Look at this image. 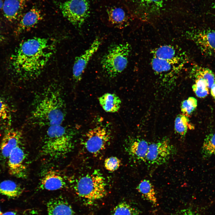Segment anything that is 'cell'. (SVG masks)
Returning <instances> with one entry per match:
<instances>
[{"instance_id": "cell-32", "label": "cell", "mask_w": 215, "mask_h": 215, "mask_svg": "<svg viewBox=\"0 0 215 215\" xmlns=\"http://www.w3.org/2000/svg\"><path fill=\"white\" fill-rule=\"evenodd\" d=\"M173 215H197L194 211L189 208L184 209L175 213Z\"/></svg>"}, {"instance_id": "cell-20", "label": "cell", "mask_w": 215, "mask_h": 215, "mask_svg": "<svg viewBox=\"0 0 215 215\" xmlns=\"http://www.w3.org/2000/svg\"><path fill=\"white\" fill-rule=\"evenodd\" d=\"M99 103L103 110L109 113H115L120 109L121 101L119 97L113 93H107L99 97Z\"/></svg>"}, {"instance_id": "cell-25", "label": "cell", "mask_w": 215, "mask_h": 215, "mask_svg": "<svg viewBox=\"0 0 215 215\" xmlns=\"http://www.w3.org/2000/svg\"><path fill=\"white\" fill-rule=\"evenodd\" d=\"M12 116L10 107L0 97V128L5 130L10 128Z\"/></svg>"}, {"instance_id": "cell-13", "label": "cell", "mask_w": 215, "mask_h": 215, "mask_svg": "<svg viewBox=\"0 0 215 215\" xmlns=\"http://www.w3.org/2000/svg\"><path fill=\"white\" fill-rule=\"evenodd\" d=\"M25 157L24 151L20 145L13 149L7 159L8 171L10 175L19 178L26 177Z\"/></svg>"}, {"instance_id": "cell-8", "label": "cell", "mask_w": 215, "mask_h": 215, "mask_svg": "<svg viewBox=\"0 0 215 215\" xmlns=\"http://www.w3.org/2000/svg\"><path fill=\"white\" fill-rule=\"evenodd\" d=\"M176 153L175 147L168 139L165 137L149 144L146 162L151 165H161L167 162Z\"/></svg>"}, {"instance_id": "cell-27", "label": "cell", "mask_w": 215, "mask_h": 215, "mask_svg": "<svg viewBox=\"0 0 215 215\" xmlns=\"http://www.w3.org/2000/svg\"><path fill=\"white\" fill-rule=\"evenodd\" d=\"M201 152L203 157L205 158L215 154V133L210 134L206 136Z\"/></svg>"}, {"instance_id": "cell-10", "label": "cell", "mask_w": 215, "mask_h": 215, "mask_svg": "<svg viewBox=\"0 0 215 215\" xmlns=\"http://www.w3.org/2000/svg\"><path fill=\"white\" fill-rule=\"evenodd\" d=\"M151 64L156 75L167 81L174 80L185 64H176L153 57L151 59Z\"/></svg>"}, {"instance_id": "cell-11", "label": "cell", "mask_w": 215, "mask_h": 215, "mask_svg": "<svg viewBox=\"0 0 215 215\" xmlns=\"http://www.w3.org/2000/svg\"><path fill=\"white\" fill-rule=\"evenodd\" d=\"M102 43L101 39L97 37L90 47L83 53L76 57L73 67V77L76 82L80 81L90 59L97 51Z\"/></svg>"}, {"instance_id": "cell-5", "label": "cell", "mask_w": 215, "mask_h": 215, "mask_svg": "<svg viewBox=\"0 0 215 215\" xmlns=\"http://www.w3.org/2000/svg\"><path fill=\"white\" fill-rule=\"evenodd\" d=\"M131 50L130 45L127 43L110 45L101 61L102 68L108 76L115 77L126 68Z\"/></svg>"}, {"instance_id": "cell-7", "label": "cell", "mask_w": 215, "mask_h": 215, "mask_svg": "<svg viewBox=\"0 0 215 215\" xmlns=\"http://www.w3.org/2000/svg\"><path fill=\"white\" fill-rule=\"evenodd\" d=\"M59 7L63 16L73 25L80 27L88 16V0H67L60 3Z\"/></svg>"}, {"instance_id": "cell-30", "label": "cell", "mask_w": 215, "mask_h": 215, "mask_svg": "<svg viewBox=\"0 0 215 215\" xmlns=\"http://www.w3.org/2000/svg\"><path fill=\"white\" fill-rule=\"evenodd\" d=\"M197 105L196 99L193 97H189L181 103V110L182 114L188 117L195 110Z\"/></svg>"}, {"instance_id": "cell-23", "label": "cell", "mask_w": 215, "mask_h": 215, "mask_svg": "<svg viewBox=\"0 0 215 215\" xmlns=\"http://www.w3.org/2000/svg\"><path fill=\"white\" fill-rule=\"evenodd\" d=\"M190 75L193 78H201L205 80L210 89L215 81V75L211 70L197 64L192 67Z\"/></svg>"}, {"instance_id": "cell-15", "label": "cell", "mask_w": 215, "mask_h": 215, "mask_svg": "<svg viewBox=\"0 0 215 215\" xmlns=\"http://www.w3.org/2000/svg\"><path fill=\"white\" fill-rule=\"evenodd\" d=\"M67 183L64 178L60 173L50 170L45 172L42 177L39 188L42 190L54 191L65 188Z\"/></svg>"}, {"instance_id": "cell-1", "label": "cell", "mask_w": 215, "mask_h": 215, "mask_svg": "<svg viewBox=\"0 0 215 215\" xmlns=\"http://www.w3.org/2000/svg\"><path fill=\"white\" fill-rule=\"evenodd\" d=\"M55 42L47 38L34 37L21 43L12 58L17 73L26 79L38 77L55 52Z\"/></svg>"}, {"instance_id": "cell-35", "label": "cell", "mask_w": 215, "mask_h": 215, "mask_svg": "<svg viewBox=\"0 0 215 215\" xmlns=\"http://www.w3.org/2000/svg\"><path fill=\"white\" fill-rule=\"evenodd\" d=\"M2 215H20L18 213L15 211H10L5 212Z\"/></svg>"}, {"instance_id": "cell-37", "label": "cell", "mask_w": 215, "mask_h": 215, "mask_svg": "<svg viewBox=\"0 0 215 215\" xmlns=\"http://www.w3.org/2000/svg\"><path fill=\"white\" fill-rule=\"evenodd\" d=\"M3 38L0 31V43L2 41Z\"/></svg>"}, {"instance_id": "cell-9", "label": "cell", "mask_w": 215, "mask_h": 215, "mask_svg": "<svg viewBox=\"0 0 215 215\" xmlns=\"http://www.w3.org/2000/svg\"><path fill=\"white\" fill-rule=\"evenodd\" d=\"M185 34L203 55L209 56L215 54V31L207 28L197 29L187 31Z\"/></svg>"}, {"instance_id": "cell-4", "label": "cell", "mask_w": 215, "mask_h": 215, "mask_svg": "<svg viewBox=\"0 0 215 215\" xmlns=\"http://www.w3.org/2000/svg\"><path fill=\"white\" fill-rule=\"evenodd\" d=\"M73 184L76 194L81 198L89 201L100 199L107 193L105 179L98 170L79 176L76 179Z\"/></svg>"}, {"instance_id": "cell-2", "label": "cell", "mask_w": 215, "mask_h": 215, "mask_svg": "<svg viewBox=\"0 0 215 215\" xmlns=\"http://www.w3.org/2000/svg\"><path fill=\"white\" fill-rule=\"evenodd\" d=\"M67 108L61 89L49 86L35 98L30 116L33 124L48 127L62 125L66 118Z\"/></svg>"}, {"instance_id": "cell-22", "label": "cell", "mask_w": 215, "mask_h": 215, "mask_svg": "<svg viewBox=\"0 0 215 215\" xmlns=\"http://www.w3.org/2000/svg\"><path fill=\"white\" fill-rule=\"evenodd\" d=\"M136 189L143 198L154 205L157 204V200L154 186L148 180H142L138 185Z\"/></svg>"}, {"instance_id": "cell-19", "label": "cell", "mask_w": 215, "mask_h": 215, "mask_svg": "<svg viewBox=\"0 0 215 215\" xmlns=\"http://www.w3.org/2000/svg\"><path fill=\"white\" fill-rule=\"evenodd\" d=\"M47 208L48 215H76L69 203L62 197L51 199Z\"/></svg>"}, {"instance_id": "cell-26", "label": "cell", "mask_w": 215, "mask_h": 215, "mask_svg": "<svg viewBox=\"0 0 215 215\" xmlns=\"http://www.w3.org/2000/svg\"><path fill=\"white\" fill-rule=\"evenodd\" d=\"M188 129H193L194 127L190 123L188 117L182 114L178 115L175 120V131L181 137H184Z\"/></svg>"}, {"instance_id": "cell-6", "label": "cell", "mask_w": 215, "mask_h": 215, "mask_svg": "<svg viewBox=\"0 0 215 215\" xmlns=\"http://www.w3.org/2000/svg\"><path fill=\"white\" fill-rule=\"evenodd\" d=\"M111 136L110 130L107 126L100 125L86 132L82 143L87 151L96 156L106 149L110 142Z\"/></svg>"}, {"instance_id": "cell-12", "label": "cell", "mask_w": 215, "mask_h": 215, "mask_svg": "<svg viewBox=\"0 0 215 215\" xmlns=\"http://www.w3.org/2000/svg\"><path fill=\"white\" fill-rule=\"evenodd\" d=\"M151 53L152 57L176 64H186L188 61L185 53L179 48L171 45L160 46L153 49Z\"/></svg>"}, {"instance_id": "cell-36", "label": "cell", "mask_w": 215, "mask_h": 215, "mask_svg": "<svg viewBox=\"0 0 215 215\" xmlns=\"http://www.w3.org/2000/svg\"><path fill=\"white\" fill-rule=\"evenodd\" d=\"M3 2L2 0H0V9L2 8Z\"/></svg>"}, {"instance_id": "cell-21", "label": "cell", "mask_w": 215, "mask_h": 215, "mask_svg": "<svg viewBox=\"0 0 215 215\" xmlns=\"http://www.w3.org/2000/svg\"><path fill=\"white\" fill-rule=\"evenodd\" d=\"M107 13L108 21L113 26L120 28L127 25L128 17L126 12L122 8L111 7L108 9Z\"/></svg>"}, {"instance_id": "cell-16", "label": "cell", "mask_w": 215, "mask_h": 215, "mask_svg": "<svg viewBox=\"0 0 215 215\" xmlns=\"http://www.w3.org/2000/svg\"><path fill=\"white\" fill-rule=\"evenodd\" d=\"M42 14L39 9L33 7L21 17L17 25L16 33L19 34L29 30L37 24L43 19Z\"/></svg>"}, {"instance_id": "cell-39", "label": "cell", "mask_w": 215, "mask_h": 215, "mask_svg": "<svg viewBox=\"0 0 215 215\" xmlns=\"http://www.w3.org/2000/svg\"><path fill=\"white\" fill-rule=\"evenodd\" d=\"M213 7H214V10H215V14H214V15H215V5H214Z\"/></svg>"}, {"instance_id": "cell-29", "label": "cell", "mask_w": 215, "mask_h": 215, "mask_svg": "<svg viewBox=\"0 0 215 215\" xmlns=\"http://www.w3.org/2000/svg\"><path fill=\"white\" fill-rule=\"evenodd\" d=\"M139 214L137 209L125 202L118 204L113 212V215H139Z\"/></svg>"}, {"instance_id": "cell-38", "label": "cell", "mask_w": 215, "mask_h": 215, "mask_svg": "<svg viewBox=\"0 0 215 215\" xmlns=\"http://www.w3.org/2000/svg\"><path fill=\"white\" fill-rule=\"evenodd\" d=\"M2 214H3V213L1 212L0 209V215H2Z\"/></svg>"}, {"instance_id": "cell-14", "label": "cell", "mask_w": 215, "mask_h": 215, "mask_svg": "<svg viewBox=\"0 0 215 215\" xmlns=\"http://www.w3.org/2000/svg\"><path fill=\"white\" fill-rule=\"evenodd\" d=\"M23 134L19 130L10 128L5 130L0 145L1 157L7 159L12 150L19 145Z\"/></svg>"}, {"instance_id": "cell-18", "label": "cell", "mask_w": 215, "mask_h": 215, "mask_svg": "<svg viewBox=\"0 0 215 215\" xmlns=\"http://www.w3.org/2000/svg\"><path fill=\"white\" fill-rule=\"evenodd\" d=\"M29 0H5L3 10L5 17L13 22L20 16Z\"/></svg>"}, {"instance_id": "cell-34", "label": "cell", "mask_w": 215, "mask_h": 215, "mask_svg": "<svg viewBox=\"0 0 215 215\" xmlns=\"http://www.w3.org/2000/svg\"><path fill=\"white\" fill-rule=\"evenodd\" d=\"M210 89L211 94L215 101V81Z\"/></svg>"}, {"instance_id": "cell-28", "label": "cell", "mask_w": 215, "mask_h": 215, "mask_svg": "<svg viewBox=\"0 0 215 215\" xmlns=\"http://www.w3.org/2000/svg\"><path fill=\"white\" fill-rule=\"evenodd\" d=\"M194 83L192 85L193 90L196 96L203 98L209 94V88L207 82L201 78H193Z\"/></svg>"}, {"instance_id": "cell-24", "label": "cell", "mask_w": 215, "mask_h": 215, "mask_svg": "<svg viewBox=\"0 0 215 215\" xmlns=\"http://www.w3.org/2000/svg\"><path fill=\"white\" fill-rule=\"evenodd\" d=\"M23 191L22 187L13 181L7 180L0 182V194L10 198L20 196Z\"/></svg>"}, {"instance_id": "cell-31", "label": "cell", "mask_w": 215, "mask_h": 215, "mask_svg": "<svg viewBox=\"0 0 215 215\" xmlns=\"http://www.w3.org/2000/svg\"><path fill=\"white\" fill-rule=\"evenodd\" d=\"M121 165V160L117 157L112 156L106 159L104 165L105 168L110 172L117 170Z\"/></svg>"}, {"instance_id": "cell-17", "label": "cell", "mask_w": 215, "mask_h": 215, "mask_svg": "<svg viewBox=\"0 0 215 215\" xmlns=\"http://www.w3.org/2000/svg\"><path fill=\"white\" fill-rule=\"evenodd\" d=\"M149 144L144 139H134L127 144L126 150L134 160L145 162Z\"/></svg>"}, {"instance_id": "cell-3", "label": "cell", "mask_w": 215, "mask_h": 215, "mask_svg": "<svg viewBox=\"0 0 215 215\" xmlns=\"http://www.w3.org/2000/svg\"><path fill=\"white\" fill-rule=\"evenodd\" d=\"M75 134L62 124L49 126L41 148L42 155L54 159L67 155L73 148Z\"/></svg>"}, {"instance_id": "cell-33", "label": "cell", "mask_w": 215, "mask_h": 215, "mask_svg": "<svg viewBox=\"0 0 215 215\" xmlns=\"http://www.w3.org/2000/svg\"><path fill=\"white\" fill-rule=\"evenodd\" d=\"M146 4L151 6H159L161 5L164 0H142Z\"/></svg>"}]
</instances>
